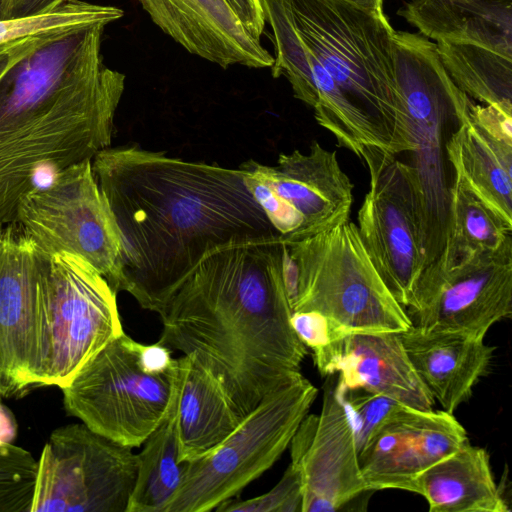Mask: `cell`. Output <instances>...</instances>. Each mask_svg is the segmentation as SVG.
Here are the masks:
<instances>
[{"label": "cell", "instance_id": "1", "mask_svg": "<svg viewBox=\"0 0 512 512\" xmlns=\"http://www.w3.org/2000/svg\"><path fill=\"white\" fill-rule=\"evenodd\" d=\"M92 170L121 241L118 291L159 315L208 252L281 237L239 169L129 144L99 151Z\"/></svg>", "mask_w": 512, "mask_h": 512}, {"label": "cell", "instance_id": "2", "mask_svg": "<svg viewBox=\"0 0 512 512\" xmlns=\"http://www.w3.org/2000/svg\"><path fill=\"white\" fill-rule=\"evenodd\" d=\"M281 237L208 252L160 314L158 342L188 355L224 385L241 417L303 376L307 347L290 324Z\"/></svg>", "mask_w": 512, "mask_h": 512}, {"label": "cell", "instance_id": "3", "mask_svg": "<svg viewBox=\"0 0 512 512\" xmlns=\"http://www.w3.org/2000/svg\"><path fill=\"white\" fill-rule=\"evenodd\" d=\"M125 75L100 66L71 31L48 35L0 77V223L55 173L111 144Z\"/></svg>", "mask_w": 512, "mask_h": 512}, {"label": "cell", "instance_id": "4", "mask_svg": "<svg viewBox=\"0 0 512 512\" xmlns=\"http://www.w3.org/2000/svg\"><path fill=\"white\" fill-rule=\"evenodd\" d=\"M292 23L338 88L369 148L398 155L415 148L394 68V33L340 0H283Z\"/></svg>", "mask_w": 512, "mask_h": 512}, {"label": "cell", "instance_id": "5", "mask_svg": "<svg viewBox=\"0 0 512 512\" xmlns=\"http://www.w3.org/2000/svg\"><path fill=\"white\" fill-rule=\"evenodd\" d=\"M284 280L292 312L326 316L340 335L401 332L412 326L372 263L355 223L283 241Z\"/></svg>", "mask_w": 512, "mask_h": 512}, {"label": "cell", "instance_id": "6", "mask_svg": "<svg viewBox=\"0 0 512 512\" xmlns=\"http://www.w3.org/2000/svg\"><path fill=\"white\" fill-rule=\"evenodd\" d=\"M394 68L415 143L408 164L418 191L426 267L438 257L446 237L454 176L447 142L472 102L447 73L436 43L422 34L395 31Z\"/></svg>", "mask_w": 512, "mask_h": 512}, {"label": "cell", "instance_id": "7", "mask_svg": "<svg viewBox=\"0 0 512 512\" xmlns=\"http://www.w3.org/2000/svg\"><path fill=\"white\" fill-rule=\"evenodd\" d=\"M317 395L301 376L265 396L224 440L183 462L181 483L164 512H208L238 495L280 458Z\"/></svg>", "mask_w": 512, "mask_h": 512}, {"label": "cell", "instance_id": "8", "mask_svg": "<svg viewBox=\"0 0 512 512\" xmlns=\"http://www.w3.org/2000/svg\"><path fill=\"white\" fill-rule=\"evenodd\" d=\"M142 343L122 333L96 353L63 387L66 411L122 445L141 446L166 417L174 394V367L149 369Z\"/></svg>", "mask_w": 512, "mask_h": 512}, {"label": "cell", "instance_id": "9", "mask_svg": "<svg viewBox=\"0 0 512 512\" xmlns=\"http://www.w3.org/2000/svg\"><path fill=\"white\" fill-rule=\"evenodd\" d=\"M37 464L30 512H126L138 454L69 424L51 433Z\"/></svg>", "mask_w": 512, "mask_h": 512}, {"label": "cell", "instance_id": "10", "mask_svg": "<svg viewBox=\"0 0 512 512\" xmlns=\"http://www.w3.org/2000/svg\"><path fill=\"white\" fill-rule=\"evenodd\" d=\"M15 222L46 253L82 257L119 292L121 241L91 159L57 171L48 186L22 197Z\"/></svg>", "mask_w": 512, "mask_h": 512}, {"label": "cell", "instance_id": "11", "mask_svg": "<svg viewBox=\"0 0 512 512\" xmlns=\"http://www.w3.org/2000/svg\"><path fill=\"white\" fill-rule=\"evenodd\" d=\"M50 256L17 222L0 223V395L45 386Z\"/></svg>", "mask_w": 512, "mask_h": 512}, {"label": "cell", "instance_id": "12", "mask_svg": "<svg viewBox=\"0 0 512 512\" xmlns=\"http://www.w3.org/2000/svg\"><path fill=\"white\" fill-rule=\"evenodd\" d=\"M370 188L358 210L357 230L385 285L407 308L425 269L418 191L408 163L377 148L360 156Z\"/></svg>", "mask_w": 512, "mask_h": 512}, {"label": "cell", "instance_id": "13", "mask_svg": "<svg viewBox=\"0 0 512 512\" xmlns=\"http://www.w3.org/2000/svg\"><path fill=\"white\" fill-rule=\"evenodd\" d=\"M116 295L107 280L82 257L68 252L50 256L45 386H67L86 362L124 333Z\"/></svg>", "mask_w": 512, "mask_h": 512}, {"label": "cell", "instance_id": "14", "mask_svg": "<svg viewBox=\"0 0 512 512\" xmlns=\"http://www.w3.org/2000/svg\"><path fill=\"white\" fill-rule=\"evenodd\" d=\"M407 309L413 326L484 338L512 313V235L452 264L430 263Z\"/></svg>", "mask_w": 512, "mask_h": 512}, {"label": "cell", "instance_id": "15", "mask_svg": "<svg viewBox=\"0 0 512 512\" xmlns=\"http://www.w3.org/2000/svg\"><path fill=\"white\" fill-rule=\"evenodd\" d=\"M301 472V512H333L367 491L353 430L334 385L327 381L319 415H306L290 442Z\"/></svg>", "mask_w": 512, "mask_h": 512}, {"label": "cell", "instance_id": "16", "mask_svg": "<svg viewBox=\"0 0 512 512\" xmlns=\"http://www.w3.org/2000/svg\"><path fill=\"white\" fill-rule=\"evenodd\" d=\"M466 442V430L453 414L405 407L358 455L367 491L412 492L415 479L423 471Z\"/></svg>", "mask_w": 512, "mask_h": 512}, {"label": "cell", "instance_id": "17", "mask_svg": "<svg viewBox=\"0 0 512 512\" xmlns=\"http://www.w3.org/2000/svg\"><path fill=\"white\" fill-rule=\"evenodd\" d=\"M241 171L261 180L302 218L298 233L281 237L298 240L329 230L349 220L354 185L342 170L337 153L313 141L307 153H281L276 165L253 159Z\"/></svg>", "mask_w": 512, "mask_h": 512}, {"label": "cell", "instance_id": "18", "mask_svg": "<svg viewBox=\"0 0 512 512\" xmlns=\"http://www.w3.org/2000/svg\"><path fill=\"white\" fill-rule=\"evenodd\" d=\"M322 376L338 374V392L362 389L418 410L435 400L413 368L399 332L348 333L313 354Z\"/></svg>", "mask_w": 512, "mask_h": 512}, {"label": "cell", "instance_id": "19", "mask_svg": "<svg viewBox=\"0 0 512 512\" xmlns=\"http://www.w3.org/2000/svg\"><path fill=\"white\" fill-rule=\"evenodd\" d=\"M152 22L190 54L224 69L271 68L274 57L229 0H137Z\"/></svg>", "mask_w": 512, "mask_h": 512}, {"label": "cell", "instance_id": "20", "mask_svg": "<svg viewBox=\"0 0 512 512\" xmlns=\"http://www.w3.org/2000/svg\"><path fill=\"white\" fill-rule=\"evenodd\" d=\"M416 373L442 410L453 414L489 369L494 347L484 338L411 326L399 332Z\"/></svg>", "mask_w": 512, "mask_h": 512}, {"label": "cell", "instance_id": "21", "mask_svg": "<svg viewBox=\"0 0 512 512\" xmlns=\"http://www.w3.org/2000/svg\"><path fill=\"white\" fill-rule=\"evenodd\" d=\"M242 418L224 385L211 371L188 355L177 358L176 428L181 462L207 453Z\"/></svg>", "mask_w": 512, "mask_h": 512}, {"label": "cell", "instance_id": "22", "mask_svg": "<svg viewBox=\"0 0 512 512\" xmlns=\"http://www.w3.org/2000/svg\"><path fill=\"white\" fill-rule=\"evenodd\" d=\"M401 15L420 34L512 57V0H413Z\"/></svg>", "mask_w": 512, "mask_h": 512}, {"label": "cell", "instance_id": "23", "mask_svg": "<svg viewBox=\"0 0 512 512\" xmlns=\"http://www.w3.org/2000/svg\"><path fill=\"white\" fill-rule=\"evenodd\" d=\"M412 492L422 495L431 512H509L496 484L487 451L469 441L423 471Z\"/></svg>", "mask_w": 512, "mask_h": 512}, {"label": "cell", "instance_id": "24", "mask_svg": "<svg viewBox=\"0 0 512 512\" xmlns=\"http://www.w3.org/2000/svg\"><path fill=\"white\" fill-rule=\"evenodd\" d=\"M453 175L512 226V143L488 132L470 109L446 146Z\"/></svg>", "mask_w": 512, "mask_h": 512}, {"label": "cell", "instance_id": "25", "mask_svg": "<svg viewBox=\"0 0 512 512\" xmlns=\"http://www.w3.org/2000/svg\"><path fill=\"white\" fill-rule=\"evenodd\" d=\"M142 445L126 512H164L183 474L176 428V384L166 417Z\"/></svg>", "mask_w": 512, "mask_h": 512}, {"label": "cell", "instance_id": "26", "mask_svg": "<svg viewBox=\"0 0 512 512\" xmlns=\"http://www.w3.org/2000/svg\"><path fill=\"white\" fill-rule=\"evenodd\" d=\"M436 48L460 90L512 115V57L470 43L438 41Z\"/></svg>", "mask_w": 512, "mask_h": 512}, {"label": "cell", "instance_id": "27", "mask_svg": "<svg viewBox=\"0 0 512 512\" xmlns=\"http://www.w3.org/2000/svg\"><path fill=\"white\" fill-rule=\"evenodd\" d=\"M509 235H512V226L482 202L462 180L453 176L445 242L433 262L452 264L473 251L498 247Z\"/></svg>", "mask_w": 512, "mask_h": 512}, {"label": "cell", "instance_id": "28", "mask_svg": "<svg viewBox=\"0 0 512 512\" xmlns=\"http://www.w3.org/2000/svg\"><path fill=\"white\" fill-rule=\"evenodd\" d=\"M124 12L114 6L67 0L55 9L40 15L0 20V46L31 36L53 33L91 24L108 25Z\"/></svg>", "mask_w": 512, "mask_h": 512}, {"label": "cell", "instance_id": "29", "mask_svg": "<svg viewBox=\"0 0 512 512\" xmlns=\"http://www.w3.org/2000/svg\"><path fill=\"white\" fill-rule=\"evenodd\" d=\"M37 462L25 449L0 446V512H30Z\"/></svg>", "mask_w": 512, "mask_h": 512}, {"label": "cell", "instance_id": "30", "mask_svg": "<svg viewBox=\"0 0 512 512\" xmlns=\"http://www.w3.org/2000/svg\"><path fill=\"white\" fill-rule=\"evenodd\" d=\"M337 393L349 418L358 455L385 423L408 407L391 397L362 389Z\"/></svg>", "mask_w": 512, "mask_h": 512}, {"label": "cell", "instance_id": "31", "mask_svg": "<svg viewBox=\"0 0 512 512\" xmlns=\"http://www.w3.org/2000/svg\"><path fill=\"white\" fill-rule=\"evenodd\" d=\"M301 472L290 462L279 482L268 492L247 500L229 499L217 512H301Z\"/></svg>", "mask_w": 512, "mask_h": 512}, {"label": "cell", "instance_id": "32", "mask_svg": "<svg viewBox=\"0 0 512 512\" xmlns=\"http://www.w3.org/2000/svg\"><path fill=\"white\" fill-rule=\"evenodd\" d=\"M240 170V169H239ZM244 182L281 237L292 236L302 227V218L261 180L241 171Z\"/></svg>", "mask_w": 512, "mask_h": 512}, {"label": "cell", "instance_id": "33", "mask_svg": "<svg viewBox=\"0 0 512 512\" xmlns=\"http://www.w3.org/2000/svg\"><path fill=\"white\" fill-rule=\"evenodd\" d=\"M290 324L299 340L310 348L313 354L342 336L326 316L315 311L292 312Z\"/></svg>", "mask_w": 512, "mask_h": 512}, {"label": "cell", "instance_id": "34", "mask_svg": "<svg viewBox=\"0 0 512 512\" xmlns=\"http://www.w3.org/2000/svg\"><path fill=\"white\" fill-rule=\"evenodd\" d=\"M246 29L258 40L265 28V16L261 0H229Z\"/></svg>", "mask_w": 512, "mask_h": 512}, {"label": "cell", "instance_id": "35", "mask_svg": "<svg viewBox=\"0 0 512 512\" xmlns=\"http://www.w3.org/2000/svg\"><path fill=\"white\" fill-rule=\"evenodd\" d=\"M49 34L31 36L0 46V77Z\"/></svg>", "mask_w": 512, "mask_h": 512}, {"label": "cell", "instance_id": "36", "mask_svg": "<svg viewBox=\"0 0 512 512\" xmlns=\"http://www.w3.org/2000/svg\"><path fill=\"white\" fill-rule=\"evenodd\" d=\"M66 1L67 0H9L4 19L44 14Z\"/></svg>", "mask_w": 512, "mask_h": 512}, {"label": "cell", "instance_id": "37", "mask_svg": "<svg viewBox=\"0 0 512 512\" xmlns=\"http://www.w3.org/2000/svg\"><path fill=\"white\" fill-rule=\"evenodd\" d=\"M16 433L17 425L12 413L0 403V446L11 444Z\"/></svg>", "mask_w": 512, "mask_h": 512}, {"label": "cell", "instance_id": "38", "mask_svg": "<svg viewBox=\"0 0 512 512\" xmlns=\"http://www.w3.org/2000/svg\"><path fill=\"white\" fill-rule=\"evenodd\" d=\"M357 8H360L376 17H386L383 11L384 0H340Z\"/></svg>", "mask_w": 512, "mask_h": 512}, {"label": "cell", "instance_id": "39", "mask_svg": "<svg viewBox=\"0 0 512 512\" xmlns=\"http://www.w3.org/2000/svg\"><path fill=\"white\" fill-rule=\"evenodd\" d=\"M9 0H0V20L4 19Z\"/></svg>", "mask_w": 512, "mask_h": 512}]
</instances>
